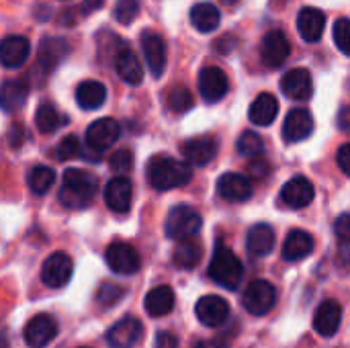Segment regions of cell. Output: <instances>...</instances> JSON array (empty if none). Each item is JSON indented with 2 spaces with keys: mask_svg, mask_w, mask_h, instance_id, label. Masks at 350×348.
Segmentation results:
<instances>
[{
  "mask_svg": "<svg viewBox=\"0 0 350 348\" xmlns=\"http://www.w3.org/2000/svg\"><path fill=\"white\" fill-rule=\"evenodd\" d=\"M336 125L340 131L350 133V107H345L340 113H338V119H336Z\"/></svg>",
  "mask_w": 350,
  "mask_h": 348,
  "instance_id": "cell-48",
  "label": "cell"
},
{
  "mask_svg": "<svg viewBox=\"0 0 350 348\" xmlns=\"http://www.w3.org/2000/svg\"><path fill=\"white\" fill-rule=\"evenodd\" d=\"M105 98H107V88L98 80H84L76 88V103L84 111H94L103 107Z\"/></svg>",
  "mask_w": 350,
  "mask_h": 348,
  "instance_id": "cell-28",
  "label": "cell"
},
{
  "mask_svg": "<svg viewBox=\"0 0 350 348\" xmlns=\"http://www.w3.org/2000/svg\"><path fill=\"white\" fill-rule=\"evenodd\" d=\"M139 12V0H117L115 4V18L121 25H129Z\"/></svg>",
  "mask_w": 350,
  "mask_h": 348,
  "instance_id": "cell-40",
  "label": "cell"
},
{
  "mask_svg": "<svg viewBox=\"0 0 350 348\" xmlns=\"http://www.w3.org/2000/svg\"><path fill=\"white\" fill-rule=\"evenodd\" d=\"M68 53V43L64 39H43L39 45V64L45 70H53Z\"/></svg>",
  "mask_w": 350,
  "mask_h": 348,
  "instance_id": "cell-33",
  "label": "cell"
},
{
  "mask_svg": "<svg viewBox=\"0 0 350 348\" xmlns=\"http://www.w3.org/2000/svg\"><path fill=\"white\" fill-rule=\"evenodd\" d=\"M336 164H338V168H340V170H342L347 176H350V142L338 148V154H336Z\"/></svg>",
  "mask_w": 350,
  "mask_h": 348,
  "instance_id": "cell-46",
  "label": "cell"
},
{
  "mask_svg": "<svg viewBox=\"0 0 350 348\" xmlns=\"http://www.w3.org/2000/svg\"><path fill=\"white\" fill-rule=\"evenodd\" d=\"M209 277L221 285L224 289H238V285L242 283L244 277V267L240 263V258L226 246V244H217L213 258L209 263Z\"/></svg>",
  "mask_w": 350,
  "mask_h": 348,
  "instance_id": "cell-3",
  "label": "cell"
},
{
  "mask_svg": "<svg viewBox=\"0 0 350 348\" xmlns=\"http://www.w3.org/2000/svg\"><path fill=\"white\" fill-rule=\"evenodd\" d=\"M123 295H125L123 287L111 285V283H103L100 289H98V293H96V302H98L103 308H111V306L117 304Z\"/></svg>",
  "mask_w": 350,
  "mask_h": 348,
  "instance_id": "cell-41",
  "label": "cell"
},
{
  "mask_svg": "<svg viewBox=\"0 0 350 348\" xmlns=\"http://www.w3.org/2000/svg\"><path fill=\"white\" fill-rule=\"evenodd\" d=\"M53 180H55V172H53V168H49V166H35V168L29 172V176H27L29 189H31L35 195H45V193L51 189Z\"/></svg>",
  "mask_w": 350,
  "mask_h": 348,
  "instance_id": "cell-35",
  "label": "cell"
},
{
  "mask_svg": "<svg viewBox=\"0 0 350 348\" xmlns=\"http://www.w3.org/2000/svg\"><path fill=\"white\" fill-rule=\"evenodd\" d=\"M334 232H336V238L345 244H350V213L340 215L336 222H334Z\"/></svg>",
  "mask_w": 350,
  "mask_h": 348,
  "instance_id": "cell-43",
  "label": "cell"
},
{
  "mask_svg": "<svg viewBox=\"0 0 350 348\" xmlns=\"http://www.w3.org/2000/svg\"><path fill=\"white\" fill-rule=\"evenodd\" d=\"M76 156H80V142H78V137H74V135H66V137L55 146V158H57L59 162H66V160H72V158H76Z\"/></svg>",
  "mask_w": 350,
  "mask_h": 348,
  "instance_id": "cell-39",
  "label": "cell"
},
{
  "mask_svg": "<svg viewBox=\"0 0 350 348\" xmlns=\"http://www.w3.org/2000/svg\"><path fill=\"white\" fill-rule=\"evenodd\" d=\"M334 43L336 47L345 53V55H350V18H338L334 23Z\"/></svg>",
  "mask_w": 350,
  "mask_h": 348,
  "instance_id": "cell-38",
  "label": "cell"
},
{
  "mask_svg": "<svg viewBox=\"0 0 350 348\" xmlns=\"http://www.w3.org/2000/svg\"><path fill=\"white\" fill-rule=\"evenodd\" d=\"M131 197H133V187L123 174L115 176L105 187V203L115 213H127L131 209Z\"/></svg>",
  "mask_w": 350,
  "mask_h": 348,
  "instance_id": "cell-18",
  "label": "cell"
},
{
  "mask_svg": "<svg viewBox=\"0 0 350 348\" xmlns=\"http://www.w3.org/2000/svg\"><path fill=\"white\" fill-rule=\"evenodd\" d=\"M109 164H111V170H113V172H117V174H127V172L133 168V154H131L127 148L117 150V152L111 156Z\"/></svg>",
  "mask_w": 350,
  "mask_h": 348,
  "instance_id": "cell-42",
  "label": "cell"
},
{
  "mask_svg": "<svg viewBox=\"0 0 350 348\" xmlns=\"http://www.w3.org/2000/svg\"><path fill=\"white\" fill-rule=\"evenodd\" d=\"M35 123L41 133H55L59 127H64L68 123V117H64L53 105L43 103V105H39V109L35 113Z\"/></svg>",
  "mask_w": 350,
  "mask_h": 348,
  "instance_id": "cell-32",
  "label": "cell"
},
{
  "mask_svg": "<svg viewBox=\"0 0 350 348\" xmlns=\"http://www.w3.org/2000/svg\"><path fill=\"white\" fill-rule=\"evenodd\" d=\"M246 248H248L250 256H254V258L269 256L275 248V230L269 224L252 226L246 236Z\"/></svg>",
  "mask_w": 350,
  "mask_h": 348,
  "instance_id": "cell-23",
  "label": "cell"
},
{
  "mask_svg": "<svg viewBox=\"0 0 350 348\" xmlns=\"http://www.w3.org/2000/svg\"><path fill=\"white\" fill-rule=\"evenodd\" d=\"M23 142H25V127L21 123H12L8 127V146L18 150L23 146Z\"/></svg>",
  "mask_w": 350,
  "mask_h": 348,
  "instance_id": "cell-44",
  "label": "cell"
},
{
  "mask_svg": "<svg viewBox=\"0 0 350 348\" xmlns=\"http://www.w3.org/2000/svg\"><path fill=\"white\" fill-rule=\"evenodd\" d=\"M115 70L131 86H137L144 80V68H142L137 55L131 49H121L115 55Z\"/></svg>",
  "mask_w": 350,
  "mask_h": 348,
  "instance_id": "cell-27",
  "label": "cell"
},
{
  "mask_svg": "<svg viewBox=\"0 0 350 348\" xmlns=\"http://www.w3.org/2000/svg\"><path fill=\"white\" fill-rule=\"evenodd\" d=\"M105 260L117 275H135L142 267L137 250L127 242H113L105 252Z\"/></svg>",
  "mask_w": 350,
  "mask_h": 348,
  "instance_id": "cell-6",
  "label": "cell"
},
{
  "mask_svg": "<svg viewBox=\"0 0 350 348\" xmlns=\"http://www.w3.org/2000/svg\"><path fill=\"white\" fill-rule=\"evenodd\" d=\"M203 256V248L199 242H195L193 238H187V240H178V246L174 248L172 252V263L178 267V269H195L199 265Z\"/></svg>",
  "mask_w": 350,
  "mask_h": 348,
  "instance_id": "cell-31",
  "label": "cell"
},
{
  "mask_svg": "<svg viewBox=\"0 0 350 348\" xmlns=\"http://www.w3.org/2000/svg\"><path fill=\"white\" fill-rule=\"evenodd\" d=\"M281 90L285 96L293 98V101H308L314 92L312 86V76L306 68H295L289 70L283 78H281Z\"/></svg>",
  "mask_w": 350,
  "mask_h": 348,
  "instance_id": "cell-20",
  "label": "cell"
},
{
  "mask_svg": "<svg viewBox=\"0 0 350 348\" xmlns=\"http://www.w3.org/2000/svg\"><path fill=\"white\" fill-rule=\"evenodd\" d=\"M226 2H234V0H226Z\"/></svg>",
  "mask_w": 350,
  "mask_h": 348,
  "instance_id": "cell-50",
  "label": "cell"
},
{
  "mask_svg": "<svg viewBox=\"0 0 350 348\" xmlns=\"http://www.w3.org/2000/svg\"><path fill=\"white\" fill-rule=\"evenodd\" d=\"M201 226L203 217L199 215V211H195L191 205H176L170 209L164 230L170 240H187L197 236Z\"/></svg>",
  "mask_w": 350,
  "mask_h": 348,
  "instance_id": "cell-4",
  "label": "cell"
},
{
  "mask_svg": "<svg viewBox=\"0 0 350 348\" xmlns=\"http://www.w3.org/2000/svg\"><path fill=\"white\" fill-rule=\"evenodd\" d=\"M277 304V289L273 283L265 279H254L248 283L244 295H242V306L250 316H267Z\"/></svg>",
  "mask_w": 350,
  "mask_h": 348,
  "instance_id": "cell-5",
  "label": "cell"
},
{
  "mask_svg": "<svg viewBox=\"0 0 350 348\" xmlns=\"http://www.w3.org/2000/svg\"><path fill=\"white\" fill-rule=\"evenodd\" d=\"M23 336L27 347L45 348L57 336V322L49 314H37L27 322Z\"/></svg>",
  "mask_w": 350,
  "mask_h": 348,
  "instance_id": "cell-8",
  "label": "cell"
},
{
  "mask_svg": "<svg viewBox=\"0 0 350 348\" xmlns=\"http://www.w3.org/2000/svg\"><path fill=\"white\" fill-rule=\"evenodd\" d=\"M314 197H316V189L306 176H295L287 180L285 187L281 189V201L291 209L308 207L314 201Z\"/></svg>",
  "mask_w": 350,
  "mask_h": 348,
  "instance_id": "cell-16",
  "label": "cell"
},
{
  "mask_svg": "<svg viewBox=\"0 0 350 348\" xmlns=\"http://www.w3.org/2000/svg\"><path fill=\"white\" fill-rule=\"evenodd\" d=\"M197 320L207 328H217L230 318V306L219 295H203L195 306Z\"/></svg>",
  "mask_w": 350,
  "mask_h": 348,
  "instance_id": "cell-11",
  "label": "cell"
},
{
  "mask_svg": "<svg viewBox=\"0 0 350 348\" xmlns=\"http://www.w3.org/2000/svg\"><path fill=\"white\" fill-rule=\"evenodd\" d=\"M342 322V306L336 299H326L318 306L316 314H314V330L324 336L330 338L338 332Z\"/></svg>",
  "mask_w": 350,
  "mask_h": 348,
  "instance_id": "cell-15",
  "label": "cell"
},
{
  "mask_svg": "<svg viewBox=\"0 0 350 348\" xmlns=\"http://www.w3.org/2000/svg\"><path fill=\"white\" fill-rule=\"evenodd\" d=\"M248 170H250V176L252 178H267L269 174H271V164L269 162H265V160H252L250 162V166H248Z\"/></svg>",
  "mask_w": 350,
  "mask_h": 348,
  "instance_id": "cell-45",
  "label": "cell"
},
{
  "mask_svg": "<svg viewBox=\"0 0 350 348\" xmlns=\"http://www.w3.org/2000/svg\"><path fill=\"white\" fill-rule=\"evenodd\" d=\"M119 135H121L119 123L111 117H103L90 123V127L86 129V146L94 152H105L111 146H115Z\"/></svg>",
  "mask_w": 350,
  "mask_h": 348,
  "instance_id": "cell-9",
  "label": "cell"
},
{
  "mask_svg": "<svg viewBox=\"0 0 350 348\" xmlns=\"http://www.w3.org/2000/svg\"><path fill=\"white\" fill-rule=\"evenodd\" d=\"M193 178V168L189 162L174 160L170 156H154L148 162V180L156 191H170L185 187Z\"/></svg>",
  "mask_w": 350,
  "mask_h": 348,
  "instance_id": "cell-2",
  "label": "cell"
},
{
  "mask_svg": "<svg viewBox=\"0 0 350 348\" xmlns=\"http://www.w3.org/2000/svg\"><path fill=\"white\" fill-rule=\"evenodd\" d=\"M217 193L230 203H242L252 197V183L244 174L228 172L217 180Z\"/></svg>",
  "mask_w": 350,
  "mask_h": 348,
  "instance_id": "cell-17",
  "label": "cell"
},
{
  "mask_svg": "<svg viewBox=\"0 0 350 348\" xmlns=\"http://www.w3.org/2000/svg\"><path fill=\"white\" fill-rule=\"evenodd\" d=\"M142 334H144L142 322L137 318L125 316L109 328L105 340L111 348H131L139 343Z\"/></svg>",
  "mask_w": 350,
  "mask_h": 348,
  "instance_id": "cell-10",
  "label": "cell"
},
{
  "mask_svg": "<svg viewBox=\"0 0 350 348\" xmlns=\"http://www.w3.org/2000/svg\"><path fill=\"white\" fill-rule=\"evenodd\" d=\"M74 273V263L66 252H53L41 267V281L49 289H62Z\"/></svg>",
  "mask_w": 350,
  "mask_h": 348,
  "instance_id": "cell-7",
  "label": "cell"
},
{
  "mask_svg": "<svg viewBox=\"0 0 350 348\" xmlns=\"http://www.w3.org/2000/svg\"><path fill=\"white\" fill-rule=\"evenodd\" d=\"M314 131V119L312 113L308 109H293L289 111V115L285 117L283 123V137L289 144L301 142L306 137H310Z\"/></svg>",
  "mask_w": 350,
  "mask_h": 348,
  "instance_id": "cell-19",
  "label": "cell"
},
{
  "mask_svg": "<svg viewBox=\"0 0 350 348\" xmlns=\"http://www.w3.org/2000/svg\"><path fill=\"white\" fill-rule=\"evenodd\" d=\"M228 76L217 66H207L199 72V92L207 103H215L226 96L228 92Z\"/></svg>",
  "mask_w": 350,
  "mask_h": 348,
  "instance_id": "cell-14",
  "label": "cell"
},
{
  "mask_svg": "<svg viewBox=\"0 0 350 348\" xmlns=\"http://www.w3.org/2000/svg\"><path fill=\"white\" fill-rule=\"evenodd\" d=\"M168 105L174 113H187L193 107V94L185 86H176L168 94Z\"/></svg>",
  "mask_w": 350,
  "mask_h": 348,
  "instance_id": "cell-37",
  "label": "cell"
},
{
  "mask_svg": "<svg viewBox=\"0 0 350 348\" xmlns=\"http://www.w3.org/2000/svg\"><path fill=\"white\" fill-rule=\"evenodd\" d=\"M277 113H279V103L273 94L269 92H262L254 98V103L250 105V121L256 123V125H271L275 119H277Z\"/></svg>",
  "mask_w": 350,
  "mask_h": 348,
  "instance_id": "cell-29",
  "label": "cell"
},
{
  "mask_svg": "<svg viewBox=\"0 0 350 348\" xmlns=\"http://www.w3.org/2000/svg\"><path fill=\"white\" fill-rule=\"evenodd\" d=\"M144 308L152 318H162L168 316L174 310V291L168 285H160L154 287L146 299H144Z\"/></svg>",
  "mask_w": 350,
  "mask_h": 348,
  "instance_id": "cell-26",
  "label": "cell"
},
{
  "mask_svg": "<svg viewBox=\"0 0 350 348\" xmlns=\"http://www.w3.org/2000/svg\"><path fill=\"white\" fill-rule=\"evenodd\" d=\"M96 191L98 180L94 174L80 168H68L64 172V183L57 193V199L68 209H82L94 199Z\"/></svg>",
  "mask_w": 350,
  "mask_h": 348,
  "instance_id": "cell-1",
  "label": "cell"
},
{
  "mask_svg": "<svg viewBox=\"0 0 350 348\" xmlns=\"http://www.w3.org/2000/svg\"><path fill=\"white\" fill-rule=\"evenodd\" d=\"M82 348H88V347H82Z\"/></svg>",
  "mask_w": 350,
  "mask_h": 348,
  "instance_id": "cell-51",
  "label": "cell"
},
{
  "mask_svg": "<svg viewBox=\"0 0 350 348\" xmlns=\"http://www.w3.org/2000/svg\"><path fill=\"white\" fill-rule=\"evenodd\" d=\"M324 29H326V16H324L322 10L312 8V6L299 10V14H297V31L304 37V41H308V43L320 41Z\"/></svg>",
  "mask_w": 350,
  "mask_h": 348,
  "instance_id": "cell-24",
  "label": "cell"
},
{
  "mask_svg": "<svg viewBox=\"0 0 350 348\" xmlns=\"http://www.w3.org/2000/svg\"><path fill=\"white\" fill-rule=\"evenodd\" d=\"M156 348H178V338L172 332H158L156 340H154Z\"/></svg>",
  "mask_w": 350,
  "mask_h": 348,
  "instance_id": "cell-47",
  "label": "cell"
},
{
  "mask_svg": "<svg viewBox=\"0 0 350 348\" xmlns=\"http://www.w3.org/2000/svg\"><path fill=\"white\" fill-rule=\"evenodd\" d=\"M291 53L289 39L283 31H269L260 43V59L267 68H279Z\"/></svg>",
  "mask_w": 350,
  "mask_h": 348,
  "instance_id": "cell-12",
  "label": "cell"
},
{
  "mask_svg": "<svg viewBox=\"0 0 350 348\" xmlns=\"http://www.w3.org/2000/svg\"><path fill=\"white\" fill-rule=\"evenodd\" d=\"M191 23L201 33H211L219 27V8L213 2H199L191 8Z\"/></svg>",
  "mask_w": 350,
  "mask_h": 348,
  "instance_id": "cell-30",
  "label": "cell"
},
{
  "mask_svg": "<svg viewBox=\"0 0 350 348\" xmlns=\"http://www.w3.org/2000/svg\"><path fill=\"white\" fill-rule=\"evenodd\" d=\"M142 51L154 78H160L166 70V43L154 31L142 33Z\"/></svg>",
  "mask_w": 350,
  "mask_h": 348,
  "instance_id": "cell-13",
  "label": "cell"
},
{
  "mask_svg": "<svg viewBox=\"0 0 350 348\" xmlns=\"http://www.w3.org/2000/svg\"><path fill=\"white\" fill-rule=\"evenodd\" d=\"M183 154L191 166H205L217 154V142L213 137H195L185 142Z\"/></svg>",
  "mask_w": 350,
  "mask_h": 348,
  "instance_id": "cell-25",
  "label": "cell"
},
{
  "mask_svg": "<svg viewBox=\"0 0 350 348\" xmlns=\"http://www.w3.org/2000/svg\"><path fill=\"white\" fill-rule=\"evenodd\" d=\"M31 53V43L23 35H10L4 37L0 45V59L4 68H21Z\"/></svg>",
  "mask_w": 350,
  "mask_h": 348,
  "instance_id": "cell-21",
  "label": "cell"
},
{
  "mask_svg": "<svg viewBox=\"0 0 350 348\" xmlns=\"http://www.w3.org/2000/svg\"><path fill=\"white\" fill-rule=\"evenodd\" d=\"M265 150V144H262V137L254 131H244L240 137H238V152L246 158H256L260 156Z\"/></svg>",
  "mask_w": 350,
  "mask_h": 348,
  "instance_id": "cell-36",
  "label": "cell"
},
{
  "mask_svg": "<svg viewBox=\"0 0 350 348\" xmlns=\"http://www.w3.org/2000/svg\"><path fill=\"white\" fill-rule=\"evenodd\" d=\"M27 84L18 82V80H6L2 84V109L6 113H12L16 109H21L27 101Z\"/></svg>",
  "mask_w": 350,
  "mask_h": 348,
  "instance_id": "cell-34",
  "label": "cell"
},
{
  "mask_svg": "<svg viewBox=\"0 0 350 348\" xmlns=\"http://www.w3.org/2000/svg\"><path fill=\"white\" fill-rule=\"evenodd\" d=\"M105 4V0H84L82 2V14H90V12H94V10H98L100 6Z\"/></svg>",
  "mask_w": 350,
  "mask_h": 348,
  "instance_id": "cell-49",
  "label": "cell"
},
{
  "mask_svg": "<svg viewBox=\"0 0 350 348\" xmlns=\"http://www.w3.org/2000/svg\"><path fill=\"white\" fill-rule=\"evenodd\" d=\"M314 252V238L306 230H293L283 242V258L287 263H299Z\"/></svg>",
  "mask_w": 350,
  "mask_h": 348,
  "instance_id": "cell-22",
  "label": "cell"
}]
</instances>
